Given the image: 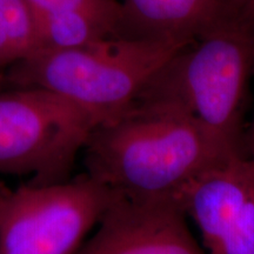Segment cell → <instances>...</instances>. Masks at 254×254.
Masks as SVG:
<instances>
[{
    "mask_svg": "<svg viewBox=\"0 0 254 254\" xmlns=\"http://www.w3.org/2000/svg\"><path fill=\"white\" fill-rule=\"evenodd\" d=\"M31 9L49 12H72L103 21L123 37L124 8L117 0H26Z\"/></svg>",
    "mask_w": 254,
    "mask_h": 254,
    "instance_id": "cell-10",
    "label": "cell"
},
{
    "mask_svg": "<svg viewBox=\"0 0 254 254\" xmlns=\"http://www.w3.org/2000/svg\"><path fill=\"white\" fill-rule=\"evenodd\" d=\"M94 127L86 111L53 92L0 91V176L66 182Z\"/></svg>",
    "mask_w": 254,
    "mask_h": 254,
    "instance_id": "cell-4",
    "label": "cell"
},
{
    "mask_svg": "<svg viewBox=\"0 0 254 254\" xmlns=\"http://www.w3.org/2000/svg\"><path fill=\"white\" fill-rule=\"evenodd\" d=\"M186 43L111 37L69 50L36 51L6 68L12 87H37L78 105L95 126L118 118Z\"/></svg>",
    "mask_w": 254,
    "mask_h": 254,
    "instance_id": "cell-3",
    "label": "cell"
},
{
    "mask_svg": "<svg viewBox=\"0 0 254 254\" xmlns=\"http://www.w3.org/2000/svg\"><path fill=\"white\" fill-rule=\"evenodd\" d=\"M5 82V73L2 72V69L0 68V86Z\"/></svg>",
    "mask_w": 254,
    "mask_h": 254,
    "instance_id": "cell-13",
    "label": "cell"
},
{
    "mask_svg": "<svg viewBox=\"0 0 254 254\" xmlns=\"http://www.w3.org/2000/svg\"><path fill=\"white\" fill-rule=\"evenodd\" d=\"M111 196L86 174L44 185L0 183V254H77Z\"/></svg>",
    "mask_w": 254,
    "mask_h": 254,
    "instance_id": "cell-5",
    "label": "cell"
},
{
    "mask_svg": "<svg viewBox=\"0 0 254 254\" xmlns=\"http://www.w3.org/2000/svg\"><path fill=\"white\" fill-rule=\"evenodd\" d=\"M176 199L207 254H254V164L243 153L209 165Z\"/></svg>",
    "mask_w": 254,
    "mask_h": 254,
    "instance_id": "cell-6",
    "label": "cell"
},
{
    "mask_svg": "<svg viewBox=\"0 0 254 254\" xmlns=\"http://www.w3.org/2000/svg\"><path fill=\"white\" fill-rule=\"evenodd\" d=\"M250 0H124L123 37L190 44L233 19Z\"/></svg>",
    "mask_w": 254,
    "mask_h": 254,
    "instance_id": "cell-8",
    "label": "cell"
},
{
    "mask_svg": "<svg viewBox=\"0 0 254 254\" xmlns=\"http://www.w3.org/2000/svg\"><path fill=\"white\" fill-rule=\"evenodd\" d=\"M253 74L254 0H250L230 21L174 53L135 101L182 114L228 157L243 153L244 112Z\"/></svg>",
    "mask_w": 254,
    "mask_h": 254,
    "instance_id": "cell-2",
    "label": "cell"
},
{
    "mask_svg": "<svg viewBox=\"0 0 254 254\" xmlns=\"http://www.w3.org/2000/svg\"><path fill=\"white\" fill-rule=\"evenodd\" d=\"M87 177L132 199H174L193 178L225 155L176 111L135 101L95 126L81 152Z\"/></svg>",
    "mask_w": 254,
    "mask_h": 254,
    "instance_id": "cell-1",
    "label": "cell"
},
{
    "mask_svg": "<svg viewBox=\"0 0 254 254\" xmlns=\"http://www.w3.org/2000/svg\"><path fill=\"white\" fill-rule=\"evenodd\" d=\"M174 199H132L112 193L77 254H207Z\"/></svg>",
    "mask_w": 254,
    "mask_h": 254,
    "instance_id": "cell-7",
    "label": "cell"
},
{
    "mask_svg": "<svg viewBox=\"0 0 254 254\" xmlns=\"http://www.w3.org/2000/svg\"><path fill=\"white\" fill-rule=\"evenodd\" d=\"M31 12L36 38L34 52L77 49L106 38L119 37L107 24L80 13L34 9Z\"/></svg>",
    "mask_w": 254,
    "mask_h": 254,
    "instance_id": "cell-9",
    "label": "cell"
},
{
    "mask_svg": "<svg viewBox=\"0 0 254 254\" xmlns=\"http://www.w3.org/2000/svg\"><path fill=\"white\" fill-rule=\"evenodd\" d=\"M15 62L11 45H9L7 37H6L1 20H0V68L6 69L13 65Z\"/></svg>",
    "mask_w": 254,
    "mask_h": 254,
    "instance_id": "cell-11",
    "label": "cell"
},
{
    "mask_svg": "<svg viewBox=\"0 0 254 254\" xmlns=\"http://www.w3.org/2000/svg\"><path fill=\"white\" fill-rule=\"evenodd\" d=\"M243 153L254 164V116L250 125L245 127L243 136Z\"/></svg>",
    "mask_w": 254,
    "mask_h": 254,
    "instance_id": "cell-12",
    "label": "cell"
}]
</instances>
